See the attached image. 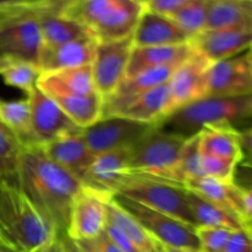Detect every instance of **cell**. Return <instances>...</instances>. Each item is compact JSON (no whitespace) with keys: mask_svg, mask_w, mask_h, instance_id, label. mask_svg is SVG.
I'll return each mask as SVG.
<instances>
[{"mask_svg":"<svg viewBox=\"0 0 252 252\" xmlns=\"http://www.w3.org/2000/svg\"><path fill=\"white\" fill-rule=\"evenodd\" d=\"M7 10H9V7H0V19H1L5 14H6Z\"/></svg>","mask_w":252,"mask_h":252,"instance_id":"cell-47","label":"cell"},{"mask_svg":"<svg viewBox=\"0 0 252 252\" xmlns=\"http://www.w3.org/2000/svg\"><path fill=\"white\" fill-rule=\"evenodd\" d=\"M1 245H6V244L4 243V241H2V239H1V236H0V246Z\"/></svg>","mask_w":252,"mask_h":252,"instance_id":"cell-49","label":"cell"},{"mask_svg":"<svg viewBox=\"0 0 252 252\" xmlns=\"http://www.w3.org/2000/svg\"><path fill=\"white\" fill-rule=\"evenodd\" d=\"M54 252H70L68 250V248H66L65 243L63 241L62 236L58 239V240H57L56 246H54Z\"/></svg>","mask_w":252,"mask_h":252,"instance_id":"cell-44","label":"cell"},{"mask_svg":"<svg viewBox=\"0 0 252 252\" xmlns=\"http://www.w3.org/2000/svg\"><path fill=\"white\" fill-rule=\"evenodd\" d=\"M133 47L175 46L191 38L169 16L144 9L132 34Z\"/></svg>","mask_w":252,"mask_h":252,"instance_id":"cell-19","label":"cell"},{"mask_svg":"<svg viewBox=\"0 0 252 252\" xmlns=\"http://www.w3.org/2000/svg\"><path fill=\"white\" fill-rule=\"evenodd\" d=\"M191 42L194 49L211 63L224 61L251 48L252 26L204 30Z\"/></svg>","mask_w":252,"mask_h":252,"instance_id":"cell-16","label":"cell"},{"mask_svg":"<svg viewBox=\"0 0 252 252\" xmlns=\"http://www.w3.org/2000/svg\"><path fill=\"white\" fill-rule=\"evenodd\" d=\"M252 26V0H207L206 30Z\"/></svg>","mask_w":252,"mask_h":252,"instance_id":"cell-26","label":"cell"},{"mask_svg":"<svg viewBox=\"0 0 252 252\" xmlns=\"http://www.w3.org/2000/svg\"><path fill=\"white\" fill-rule=\"evenodd\" d=\"M154 125L134 122L123 117H103L83 129V137L94 157L111 150L130 148Z\"/></svg>","mask_w":252,"mask_h":252,"instance_id":"cell-11","label":"cell"},{"mask_svg":"<svg viewBox=\"0 0 252 252\" xmlns=\"http://www.w3.org/2000/svg\"><path fill=\"white\" fill-rule=\"evenodd\" d=\"M66 117L80 129L90 127L102 118L103 97L98 93L89 95L49 96Z\"/></svg>","mask_w":252,"mask_h":252,"instance_id":"cell-27","label":"cell"},{"mask_svg":"<svg viewBox=\"0 0 252 252\" xmlns=\"http://www.w3.org/2000/svg\"><path fill=\"white\" fill-rule=\"evenodd\" d=\"M84 241H86V244L93 252H122L117 248V245L106 235L105 231L93 240Z\"/></svg>","mask_w":252,"mask_h":252,"instance_id":"cell-40","label":"cell"},{"mask_svg":"<svg viewBox=\"0 0 252 252\" xmlns=\"http://www.w3.org/2000/svg\"><path fill=\"white\" fill-rule=\"evenodd\" d=\"M144 6L134 0H88L58 14L83 25L97 42L132 37Z\"/></svg>","mask_w":252,"mask_h":252,"instance_id":"cell-5","label":"cell"},{"mask_svg":"<svg viewBox=\"0 0 252 252\" xmlns=\"http://www.w3.org/2000/svg\"><path fill=\"white\" fill-rule=\"evenodd\" d=\"M0 252H16V251L12 250V249L9 248L7 245H1L0 246Z\"/></svg>","mask_w":252,"mask_h":252,"instance_id":"cell-46","label":"cell"},{"mask_svg":"<svg viewBox=\"0 0 252 252\" xmlns=\"http://www.w3.org/2000/svg\"><path fill=\"white\" fill-rule=\"evenodd\" d=\"M31 113V128L37 145L47 144L62 135L80 130L65 113L54 102L53 98L33 88L26 94Z\"/></svg>","mask_w":252,"mask_h":252,"instance_id":"cell-15","label":"cell"},{"mask_svg":"<svg viewBox=\"0 0 252 252\" xmlns=\"http://www.w3.org/2000/svg\"><path fill=\"white\" fill-rule=\"evenodd\" d=\"M130 148L111 150L94 157L83 186L105 196H113L127 175Z\"/></svg>","mask_w":252,"mask_h":252,"instance_id":"cell-17","label":"cell"},{"mask_svg":"<svg viewBox=\"0 0 252 252\" xmlns=\"http://www.w3.org/2000/svg\"><path fill=\"white\" fill-rule=\"evenodd\" d=\"M113 201L127 211L147 233L159 244L189 252H201L196 228L176 218L150 209L121 194H113Z\"/></svg>","mask_w":252,"mask_h":252,"instance_id":"cell-8","label":"cell"},{"mask_svg":"<svg viewBox=\"0 0 252 252\" xmlns=\"http://www.w3.org/2000/svg\"><path fill=\"white\" fill-rule=\"evenodd\" d=\"M251 113V95L239 97L206 96L171 112L155 127L187 139L208 126L229 125L234 127L238 122L250 118Z\"/></svg>","mask_w":252,"mask_h":252,"instance_id":"cell-3","label":"cell"},{"mask_svg":"<svg viewBox=\"0 0 252 252\" xmlns=\"http://www.w3.org/2000/svg\"><path fill=\"white\" fill-rule=\"evenodd\" d=\"M115 194L132 199L150 209L167 214L196 228L186 198V189L157 180L126 175Z\"/></svg>","mask_w":252,"mask_h":252,"instance_id":"cell-6","label":"cell"},{"mask_svg":"<svg viewBox=\"0 0 252 252\" xmlns=\"http://www.w3.org/2000/svg\"><path fill=\"white\" fill-rule=\"evenodd\" d=\"M97 41L85 36L51 48H41L38 68L41 73L78 68L93 63Z\"/></svg>","mask_w":252,"mask_h":252,"instance_id":"cell-20","label":"cell"},{"mask_svg":"<svg viewBox=\"0 0 252 252\" xmlns=\"http://www.w3.org/2000/svg\"><path fill=\"white\" fill-rule=\"evenodd\" d=\"M132 49V37L97 42L91 69L96 91L102 97L110 96L126 78Z\"/></svg>","mask_w":252,"mask_h":252,"instance_id":"cell-10","label":"cell"},{"mask_svg":"<svg viewBox=\"0 0 252 252\" xmlns=\"http://www.w3.org/2000/svg\"><path fill=\"white\" fill-rule=\"evenodd\" d=\"M111 197L83 186L71 204L66 228L68 239L93 240L103 233L107 223V201Z\"/></svg>","mask_w":252,"mask_h":252,"instance_id":"cell-12","label":"cell"},{"mask_svg":"<svg viewBox=\"0 0 252 252\" xmlns=\"http://www.w3.org/2000/svg\"><path fill=\"white\" fill-rule=\"evenodd\" d=\"M185 140V138L164 132L154 125L130 147L127 175L184 187L177 162Z\"/></svg>","mask_w":252,"mask_h":252,"instance_id":"cell-4","label":"cell"},{"mask_svg":"<svg viewBox=\"0 0 252 252\" xmlns=\"http://www.w3.org/2000/svg\"><path fill=\"white\" fill-rule=\"evenodd\" d=\"M252 93L251 49L209 65L206 76V96L239 97Z\"/></svg>","mask_w":252,"mask_h":252,"instance_id":"cell-9","label":"cell"},{"mask_svg":"<svg viewBox=\"0 0 252 252\" xmlns=\"http://www.w3.org/2000/svg\"><path fill=\"white\" fill-rule=\"evenodd\" d=\"M251 129L248 128L245 130H239V143H240L243 158L249 157L251 153Z\"/></svg>","mask_w":252,"mask_h":252,"instance_id":"cell-43","label":"cell"},{"mask_svg":"<svg viewBox=\"0 0 252 252\" xmlns=\"http://www.w3.org/2000/svg\"><path fill=\"white\" fill-rule=\"evenodd\" d=\"M211 64L206 57L194 49V53L177 66L167 81L166 116L193 101L206 97V76Z\"/></svg>","mask_w":252,"mask_h":252,"instance_id":"cell-13","label":"cell"},{"mask_svg":"<svg viewBox=\"0 0 252 252\" xmlns=\"http://www.w3.org/2000/svg\"><path fill=\"white\" fill-rule=\"evenodd\" d=\"M198 149L201 155L221 158L243 162L239 130L229 125L208 126L198 133Z\"/></svg>","mask_w":252,"mask_h":252,"instance_id":"cell-24","label":"cell"},{"mask_svg":"<svg viewBox=\"0 0 252 252\" xmlns=\"http://www.w3.org/2000/svg\"><path fill=\"white\" fill-rule=\"evenodd\" d=\"M239 162L233 160L221 159V158L201 155L202 175L220 182L230 184L235 181V172Z\"/></svg>","mask_w":252,"mask_h":252,"instance_id":"cell-35","label":"cell"},{"mask_svg":"<svg viewBox=\"0 0 252 252\" xmlns=\"http://www.w3.org/2000/svg\"><path fill=\"white\" fill-rule=\"evenodd\" d=\"M0 123L21 143L22 148L37 145L31 128V113L27 97L6 101L0 98Z\"/></svg>","mask_w":252,"mask_h":252,"instance_id":"cell-29","label":"cell"},{"mask_svg":"<svg viewBox=\"0 0 252 252\" xmlns=\"http://www.w3.org/2000/svg\"><path fill=\"white\" fill-rule=\"evenodd\" d=\"M36 86L48 96L89 95L97 93L94 84L91 64L41 73Z\"/></svg>","mask_w":252,"mask_h":252,"instance_id":"cell-21","label":"cell"},{"mask_svg":"<svg viewBox=\"0 0 252 252\" xmlns=\"http://www.w3.org/2000/svg\"><path fill=\"white\" fill-rule=\"evenodd\" d=\"M0 236L16 252L47 250L59 239L19 187H0Z\"/></svg>","mask_w":252,"mask_h":252,"instance_id":"cell-2","label":"cell"},{"mask_svg":"<svg viewBox=\"0 0 252 252\" xmlns=\"http://www.w3.org/2000/svg\"><path fill=\"white\" fill-rule=\"evenodd\" d=\"M186 198L189 209L193 214L196 226H217V228H225L230 230L251 229V226L245 225L235 216L217 204L207 201L206 198L194 192L186 189Z\"/></svg>","mask_w":252,"mask_h":252,"instance_id":"cell-28","label":"cell"},{"mask_svg":"<svg viewBox=\"0 0 252 252\" xmlns=\"http://www.w3.org/2000/svg\"><path fill=\"white\" fill-rule=\"evenodd\" d=\"M41 70L37 65L22 61L1 59L0 61V79L5 85L19 89L25 94L36 88Z\"/></svg>","mask_w":252,"mask_h":252,"instance_id":"cell-32","label":"cell"},{"mask_svg":"<svg viewBox=\"0 0 252 252\" xmlns=\"http://www.w3.org/2000/svg\"><path fill=\"white\" fill-rule=\"evenodd\" d=\"M51 0H0V7L9 9H44Z\"/></svg>","mask_w":252,"mask_h":252,"instance_id":"cell-41","label":"cell"},{"mask_svg":"<svg viewBox=\"0 0 252 252\" xmlns=\"http://www.w3.org/2000/svg\"><path fill=\"white\" fill-rule=\"evenodd\" d=\"M106 235L113 241V243L117 245V248L120 249L122 252H140L138 250L137 246L122 233L118 228H116L115 225H112L111 223H106L105 225V230Z\"/></svg>","mask_w":252,"mask_h":252,"instance_id":"cell-38","label":"cell"},{"mask_svg":"<svg viewBox=\"0 0 252 252\" xmlns=\"http://www.w3.org/2000/svg\"><path fill=\"white\" fill-rule=\"evenodd\" d=\"M231 231L217 226H196L201 252H223Z\"/></svg>","mask_w":252,"mask_h":252,"instance_id":"cell-36","label":"cell"},{"mask_svg":"<svg viewBox=\"0 0 252 252\" xmlns=\"http://www.w3.org/2000/svg\"><path fill=\"white\" fill-rule=\"evenodd\" d=\"M85 1H88V0H52L48 5V10L54 12H63Z\"/></svg>","mask_w":252,"mask_h":252,"instance_id":"cell-42","label":"cell"},{"mask_svg":"<svg viewBox=\"0 0 252 252\" xmlns=\"http://www.w3.org/2000/svg\"><path fill=\"white\" fill-rule=\"evenodd\" d=\"M51 1H52V0H51ZM51 1H49V2H51Z\"/></svg>","mask_w":252,"mask_h":252,"instance_id":"cell-50","label":"cell"},{"mask_svg":"<svg viewBox=\"0 0 252 252\" xmlns=\"http://www.w3.org/2000/svg\"><path fill=\"white\" fill-rule=\"evenodd\" d=\"M177 169L184 182V187L189 180L203 176L201 170V154L198 149V134L185 140L180 153Z\"/></svg>","mask_w":252,"mask_h":252,"instance_id":"cell-34","label":"cell"},{"mask_svg":"<svg viewBox=\"0 0 252 252\" xmlns=\"http://www.w3.org/2000/svg\"><path fill=\"white\" fill-rule=\"evenodd\" d=\"M185 189L225 209L245 225L251 226L252 192L249 187L240 186L235 181L225 184L211 177L199 176L189 180Z\"/></svg>","mask_w":252,"mask_h":252,"instance_id":"cell-14","label":"cell"},{"mask_svg":"<svg viewBox=\"0 0 252 252\" xmlns=\"http://www.w3.org/2000/svg\"><path fill=\"white\" fill-rule=\"evenodd\" d=\"M19 189L57 231L66 235L69 214L83 185L66 170L52 161L39 145L21 149Z\"/></svg>","mask_w":252,"mask_h":252,"instance_id":"cell-1","label":"cell"},{"mask_svg":"<svg viewBox=\"0 0 252 252\" xmlns=\"http://www.w3.org/2000/svg\"><path fill=\"white\" fill-rule=\"evenodd\" d=\"M134 1H137L138 4H140V5H142V6L145 7V5H147L148 2L150 1V0H134Z\"/></svg>","mask_w":252,"mask_h":252,"instance_id":"cell-48","label":"cell"},{"mask_svg":"<svg viewBox=\"0 0 252 252\" xmlns=\"http://www.w3.org/2000/svg\"><path fill=\"white\" fill-rule=\"evenodd\" d=\"M39 33H41L42 48L61 46L66 42L91 36L88 30L75 20L48 10H42L38 14Z\"/></svg>","mask_w":252,"mask_h":252,"instance_id":"cell-25","label":"cell"},{"mask_svg":"<svg viewBox=\"0 0 252 252\" xmlns=\"http://www.w3.org/2000/svg\"><path fill=\"white\" fill-rule=\"evenodd\" d=\"M223 252H252L251 229L231 231Z\"/></svg>","mask_w":252,"mask_h":252,"instance_id":"cell-37","label":"cell"},{"mask_svg":"<svg viewBox=\"0 0 252 252\" xmlns=\"http://www.w3.org/2000/svg\"><path fill=\"white\" fill-rule=\"evenodd\" d=\"M186 1L187 0H150L144 9L169 16Z\"/></svg>","mask_w":252,"mask_h":252,"instance_id":"cell-39","label":"cell"},{"mask_svg":"<svg viewBox=\"0 0 252 252\" xmlns=\"http://www.w3.org/2000/svg\"><path fill=\"white\" fill-rule=\"evenodd\" d=\"M42 10L9 9L0 19V61H22L38 66L42 48L38 14Z\"/></svg>","mask_w":252,"mask_h":252,"instance_id":"cell-7","label":"cell"},{"mask_svg":"<svg viewBox=\"0 0 252 252\" xmlns=\"http://www.w3.org/2000/svg\"><path fill=\"white\" fill-rule=\"evenodd\" d=\"M107 221L120 229L140 252H159V243L127 211L116 203L112 197L107 201Z\"/></svg>","mask_w":252,"mask_h":252,"instance_id":"cell-30","label":"cell"},{"mask_svg":"<svg viewBox=\"0 0 252 252\" xmlns=\"http://www.w3.org/2000/svg\"><path fill=\"white\" fill-rule=\"evenodd\" d=\"M193 53L194 47L192 42L175 46L133 47L126 78L135 75L147 69L182 63Z\"/></svg>","mask_w":252,"mask_h":252,"instance_id":"cell-23","label":"cell"},{"mask_svg":"<svg viewBox=\"0 0 252 252\" xmlns=\"http://www.w3.org/2000/svg\"><path fill=\"white\" fill-rule=\"evenodd\" d=\"M41 148L52 161L66 170L83 185L84 177L94 160L93 153L83 137V129L62 135Z\"/></svg>","mask_w":252,"mask_h":252,"instance_id":"cell-18","label":"cell"},{"mask_svg":"<svg viewBox=\"0 0 252 252\" xmlns=\"http://www.w3.org/2000/svg\"><path fill=\"white\" fill-rule=\"evenodd\" d=\"M159 252H189L186 250H180V249H175V248H170V246H165L159 244Z\"/></svg>","mask_w":252,"mask_h":252,"instance_id":"cell-45","label":"cell"},{"mask_svg":"<svg viewBox=\"0 0 252 252\" xmlns=\"http://www.w3.org/2000/svg\"><path fill=\"white\" fill-rule=\"evenodd\" d=\"M169 89L167 83L149 91L133 96L123 103L112 117H123L134 122L157 125L166 116Z\"/></svg>","mask_w":252,"mask_h":252,"instance_id":"cell-22","label":"cell"},{"mask_svg":"<svg viewBox=\"0 0 252 252\" xmlns=\"http://www.w3.org/2000/svg\"><path fill=\"white\" fill-rule=\"evenodd\" d=\"M22 145L0 123V187H19V162Z\"/></svg>","mask_w":252,"mask_h":252,"instance_id":"cell-31","label":"cell"},{"mask_svg":"<svg viewBox=\"0 0 252 252\" xmlns=\"http://www.w3.org/2000/svg\"><path fill=\"white\" fill-rule=\"evenodd\" d=\"M169 17L192 41L206 30L207 0H187Z\"/></svg>","mask_w":252,"mask_h":252,"instance_id":"cell-33","label":"cell"}]
</instances>
